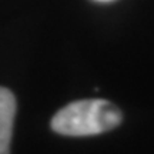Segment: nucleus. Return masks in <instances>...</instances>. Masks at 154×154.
<instances>
[{"mask_svg":"<svg viewBox=\"0 0 154 154\" xmlns=\"http://www.w3.org/2000/svg\"><path fill=\"white\" fill-rule=\"evenodd\" d=\"M121 120L120 109L107 100H80L57 111L51 119V128L63 136L86 137L113 130Z\"/></svg>","mask_w":154,"mask_h":154,"instance_id":"nucleus-1","label":"nucleus"},{"mask_svg":"<svg viewBox=\"0 0 154 154\" xmlns=\"http://www.w3.org/2000/svg\"><path fill=\"white\" fill-rule=\"evenodd\" d=\"M16 99L10 90L0 87V154H10Z\"/></svg>","mask_w":154,"mask_h":154,"instance_id":"nucleus-2","label":"nucleus"},{"mask_svg":"<svg viewBox=\"0 0 154 154\" xmlns=\"http://www.w3.org/2000/svg\"><path fill=\"white\" fill-rule=\"evenodd\" d=\"M96 2H101V3H106V2H113V0H96Z\"/></svg>","mask_w":154,"mask_h":154,"instance_id":"nucleus-3","label":"nucleus"}]
</instances>
